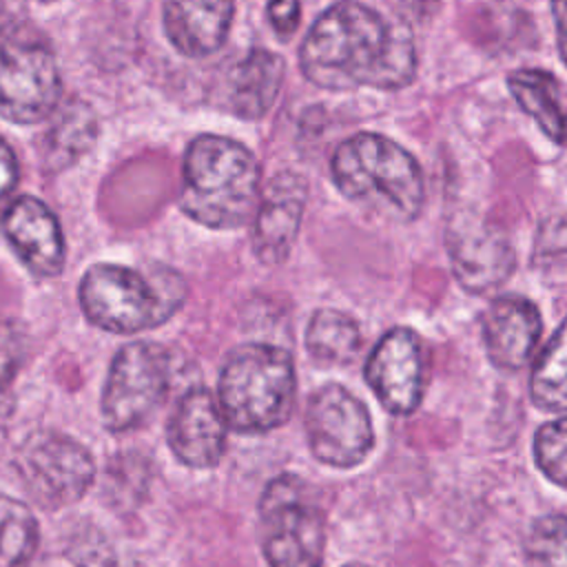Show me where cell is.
Masks as SVG:
<instances>
[{"instance_id":"obj_11","label":"cell","mask_w":567,"mask_h":567,"mask_svg":"<svg viewBox=\"0 0 567 567\" xmlns=\"http://www.w3.org/2000/svg\"><path fill=\"white\" fill-rule=\"evenodd\" d=\"M430 361L421 337L410 328L388 330L365 361V381L379 403L399 416L412 414L427 385Z\"/></svg>"},{"instance_id":"obj_13","label":"cell","mask_w":567,"mask_h":567,"mask_svg":"<svg viewBox=\"0 0 567 567\" xmlns=\"http://www.w3.org/2000/svg\"><path fill=\"white\" fill-rule=\"evenodd\" d=\"M308 202V184L299 173L284 171L270 179L252 221V248L259 261L279 266L288 259Z\"/></svg>"},{"instance_id":"obj_22","label":"cell","mask_w":567,"mask_h":567,"mask_svg":"<svg viewBox=\"0 0 567 567\" xmlns=\"http://www.w3.org/2000/svg\"><path fill=\"white\" fill-rule=\"evenodd\" d=\"M529 394L534 405L545 412H567V319L540 350Z\"/></svg>"},{"instance_id":"obj_29","label":"cell","mask_w":567,"mask_h":567,"mask_svg":"<svg viewBox=\"0 0 567 567\" xmlns=\"http://www.w3.org/2000/svg\"><path fill=\"white\" fill-rule=\"evenodd\" d=\"M20 179V166L13 148L0 137V204L16 190Z\"/></svg>"},{"instance_id":"obj_23","label":"cell","mask_w":567,"mask_h":567,"mask_svg":"<svg viewBox=\"0 0 567 567\" xmlns=\"http://www.w3.org/2000/svg\"><path fill=\"white\" fill-rule=\"evenodd\" d=\"M38 545V523L31 509L0 494V567H20Z\"/></svg>"},{"instance_id":"obj_4","label":"cell","mask_w":567,"mask_h":567,"mask_svg":"<svg viewBox=\"0 0 567 567\" xmlns=\"http://www.w3.org/2000/svg\"><path fill=\"white\" fill-rule=\"evenodd\" d=\"M86 319L115 334H135L168 321L186 299V281L168 266L146 270L95 264L80 281Z\"/></svg>"},{"instance_id":"obj_20","label":"cell","mask_w":567,"mask_h":567,"mask_svg":"<svg viewBox=\"0 0 567 567\" xmlns=\"http://www.w3.org/2000/svg\"><path fill=\"white\" fill-rule=\"evenodd\" d=\"M507 86L518 106L554 144L567 142V113L560 104L558 82L549 71L518 69L509 73Z\"/></svg>"},{"instance_id":"obj_19","label":"cell","mask_w":567,"mask_h":567,"mask_svg":"<svg viewBox=\"0 0 567 567\" xmlns=\"http://www.w3.org/2000/svg\"><path fill=\"white\" fill-rule=\"evenodd\" d=\"M97 117L91 104L73 97L53 111V120L42 137V162L58 173L78 162L95 142Z\"/></svg>"},{"instance_id":"obj_7","label":"cell","mask_w":567,"mask_h":567,"mask_svg":"<svg viewBox=\"0 0 567 567\" xmlns=\"http://www.w3.org/2000/svg\"><path fill=\"white\" fill-rule=\"evenodd\" d=\"M259 538L270 567H321L326 512L303 478L281 474L266 485L259 498Z\"/></svg>"},{"instance_id":"obj_30","label":"cell","mask_w":567,"mask_h":567,"mask_svg":"<svg viewBox=\"0 0 567 567\" xmlns=\"http://www.w3.org/2000/svg\"><path fill=\"white\" fill-rule=\"evenodd\" d=\"M554 22H556V40H558V51L563 62L567 64V2H554L551 4Z\"/></svg>"},{"instance_id":"obj_27","label":"cell","mask_w":567,"mask_h":567,"mask_svg":"<svg viewBox=\"0 0 567 567\" xmlns=\"http://www.w3.org/2000/svg\"><path fill=\"white\" fill-rule=\"evenodd\" d=\"M560 261H567V213L545 217L534 244V264L554 266Z\"/></svg>"},{"instance_id":"obj_9","label":"cell","mask_w":567,"mask_h":567,"mask_svg":"<svg viewBox=\"0 0 567 567\" xmlns=\"http://www.w3.org/2000/svg\"><path fill=\"white\" fill-rule=\"evenodd\" d=\"M24 492L44 509H60L80 501L95 478L91 452L75 439L42 430L31 434L16 456Z\"/></svg>"},{"instance_id":"obj_25","label":"cell","mask_w":567,"mask_h":567,"mask_svg":"<svg viewBox=\"0 0 567 567\" xmlns=\"http://www.w3.org/2000/svg\"><path fill=\"white\" fill-rule=\"evenodd\" d=\"M534 458L551 483L567 489V416L543 423L536 430Z\"/></svg>"},{"instance_id":"obj_17","label":"cell","mask_w":567,"mask_h":567,"mask_svg":"<svg viewBox=\"0 0 567 567\" xmlns=\"http://www.w3.org/2000/svg\"><path fill=\"white\" fill-rule=\"evenodd\" d=\"M235 4L221 0H182L164 4V31L171 44L188 55L215 53L233 24Z\"/></svg>"},{"instance_id":"obj_1","label":"cell","mask_w":567,"mask_h":567,"mask_svg":"<svg viewBox=\"0 0 567 567\" xmlns=\"http://www.w3.org/2000/svg\"><path fill=\"white\" fill-rule=\"evenodd\" d=\"M299 66L321 89L394 91L414 80L416 47L403 18L346 0L312 22L299 47Z\"/></svg>"},{"instance_id":"obj_31","label":"cell","mask_w":567,"mask_h":567,"mask_svg":"<svg viewBox=\"0 0 567 567\" xmlns=\"http://www.w3.org/2000/svg\"><path fill=\"white\" fill-rule=\"evenodd\" d=\"M343 567H370V565H363V563H348V565H343Z\"/></svg>"},{"instance_id":"obj_21","label":"cell","mask_w":567,"mask_h":567,"mask_svg":"<svg viewBox=\"0 0 567 567\" xmlns=\"http://www.w3.org/2000/svg\"><path fill=\"white\" fill-rule=\"evenodd\" d=\"M359 323L334 308H319L306 328V350L323 365H348L361 352Z\"/></svg>"},{"instance_id":"obj_8","label":"cell","mask_w":567,"mask_h":567,"mask_svg":"<svg viewBox=\"0 0 567 567\" xmlns=\"http://www.w3.org/2000/svg\"><path fill=\"white\" fill-rule=\"evenodd\" d=\"M171 385V354L155 341H131L111 361L102 392V423L122 434L146 423Z\"/></svg>"},{"instance_id":"obj_26","label":"cell","mask_w":567,"mask_h":567,"mask_svg":"<svg viewBox=\"0 0 567 567\" xmlns=\"http://www.w3.org/2000/svg\"><path fill=\"white\" fill-rule=\"evenodd\" d=\"M24 354H27L24 330L13 321L0 323V403H11L9 385L20 370Z\"/></svg>"},{"instance_id":"obj_3","label":"cell","mask_w":567,"mask_h":567,"mask_svg":"<svg viewBox=\"0 0 567 567\" xmlns=\"http://www.w3.org/2000/svg\"><path fill=\"white\" fill-rule=\"evenodd\" d=\"M337 188L368 210L396 221H412L425 202L419 162L394 140L357 133L343 140L330 159Z\"/></svg>"},{"instance_id":"obj_16","label":"cell","mask_w":567,"mask_h":567,"mask_svg":"<svg viewBox=\"0 0 567 567\" xmlns=\"http://www.w3.org/2000/svg\"><path fill=\"white\" fill-rule=\"evenodd\" d=\"M543 332L538 308L523 297L505 295L492 301L483 315V343L489 361L516 372L534 357Z\"/></svg>"},{"instance_id":"obj_28","label":"cell","mask_w":567,"mask_h":567,"mask_svg":"<svg viewBox=\"0 0 567 567\" xmlns=\"http://www.w3.org/2000/svg\"><path fill=\"white\" fill-rule=\"evenodd\" d=\"M299 18H301V4L299 2H272V4H268V20H270L272 29L277 31V35L281 40H286L288 35H292L297 31Z\"/></svg>"},{"instance_id":"obj_12","label":"cell","mask_w":567,"mask_h":567,"mask_svg":"<svg viewBox=\"0 0 567 567\" xmlns=\"http://www.w3.org/2000/svg\"><path fill=\"white\" fill-rule=\"evenodd\" d=\"M445 244L454 277L470 292L494 290L514 272L516 259L507 237L472 213L450 219Z\"/></svg>"},{"instance_id":"obj_2","label":"cell","mask_w":567,"mask_h":567,"mask_svg":"<svg viewBox=\"0 0 567 567\" xmlns=\"http://www.w3.org/2000/svg\"><path fill=\"white\" fill-rule=\"evenodd\" d=\"M261 168L255 155L224 135H197L184 155L179 208L202 226L230 230L259 206Z\"/></svg>"},{"instance_id":"obj_5","label":"cell","mask_w":567,"mask_h":567,"mask_svg":"<svg viewBox=\"0 0 567 567\" xmlns=\"http://www.w3.org/2000/svg\"><path fill=\"white\" fill-rule=\"evenodd\" d=\"M295 363L284 348L244 343L228 352L217 385L226 425L239 434L281 427L295 410Z\"/></svg>"},{"instance_id":"obj_14","label":"cell","mask_w":567,"mask_h":567,"mask_svg":"<svg viewBox=\"0 0 567 567\" xmlns=\"http://www.w3.org/2000/svg\"><path fill=\"white\" fill-rule=\"evenodd\" d=\"M226 430L217 399L208 388L199 385L179 396L168 419L166 439L177 461L206 470L219 463L226 450Z\"/></svg>"},{"instance_id":"obj_6","label":"cell","mask_w":567,"mask_h":567,"mask_svg":"<svg viewBox=\"0 0 567 567\" xmlns=\"http://www.w3.org/2000/svg\"><path fill=\"white\" fill-rule=\"evenodd\" d=\"M60 71L49 38L24 20L0 27V115L35 124L58 109Z\"/></svg>"},{"instance_id":"obj_18","label":"cell","mask_w":567,"mask_h":567,"mask_svg":"<svg viewBox=\"0 0 567 567\" xmlns=\"http://www.w3.org/2000/svg\"><path fill=\"white\" fill-rule=\"evenodd\" d=\"M284 71V58L268 49L246 53L230 73L228 102L233 113L244 120L264 117L279 95Z\"/></svg>"},{"instance_id":"obj_24","label":"cell","mask_w":567,"mask_h":567,"mask_svg":"<svg viewBox=\"0 0 567 567\" xmlns=\"http://www.w3.org/2000/svg\"><path fill=\"white\" fill-rule=\"evenodd\" d=\"M525 554L534 567H567V514L538 518L527 532Z\"/></svg>"},{"instance_id":"obj_15","label":"cell","mask_w":567,"mask_h":567,"mask_svg":"<svg viewBox=\"0 0 567 567\" xmlns=\"http://www.w3.org/2000/svg\"><path fill=\"white\" fill-rule=\"evenodd\" d=\"M2 230L27 270L40 279L60 275L64 235L53 210L38 197L22 195L2 215Z\"/></svg>"},{"instance_id":"obj_10","label":"cell","mask_w":567,"mask_h":567,"mask_svg":"<svg viewBox=\"0 0 567 567\" xmlns=\"http://www.w3.org/2000/svg\"><path fill=\"white\" fill-rule=\"evenodd\" d=\"M306 434L315 458L339 470L363 463L374 445L365 403L339 383H326L310 394Z\"/></svg>"}]
</instances>
